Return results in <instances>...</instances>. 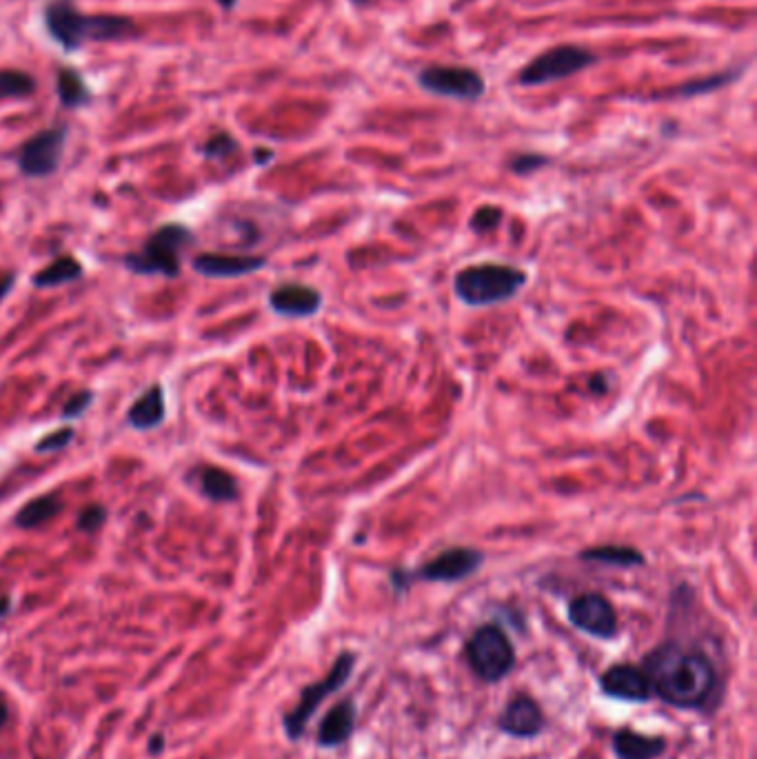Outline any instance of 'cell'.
<instances>
[{
    "label": "cell",
    "instance_id": "obj_12",
    "mask_svg": "<svg viewBox=\"0 0 757 759\" xmlns=\"http://www.w3.org/2000/svg\"><path fill=\"white\" fill-rule=\"evenodd\" d=\"M604 695L622 702H649L653 697L649 677L633 664H613L600 675Z\"/></svg>",
    "mask_w": 757,
    "mask_h": 759
},
{
    "label": "cell",
    "instance_id": "obj_34",
    "mask_svg": "<svg viewBox=\"0 0 757 759\" xmlns=\"http://www.w3.org/2000/svg\"><path fill=\"white\" fill-rule=\"evenodd\" d=\"M12 613V597L9 595H0V620Z\"/></svg>",
    "mask_w": 757,
    "mask_h": 759
},
{
    "label": "cell",
    "instance_id": "obj_28",
    "mask_svg": "<svg viewBox=\"0 0 757 759\" xmlns=\"http://www.w3.org/2000/svg\"><path fill=\"white\" fill-rule=\"evenodd\" d=\"M107 520V509L105 506H98V504H89L87 509L80 511L78 515V529L85 531V533H94L98 531L100 526L105 524Z\"/></svg>",
    "mask_w": 757,
    "mask_h": 759
},
{
    "label": "cell",
    "instance_id": "obj_38",
    "mask_svg": "<svg viewBox=\"0 0 757 759\" xmlns=\"http://www.w3.org/2000/svg\"><path fill=\"white\" fill-rule=\"evenodd\" d=\"M351 3H353V5H367L369 0H351Z\"/></svg>",
    "mask_w": 757,
    "mask_h": 759
},
{
    "label": "cell",
    "instance_id": "obj_21",
    "mask_svg": "<svg viewBox=\"0 0 757 759\" xmlns=\"http://www.w3.org/2000/svg\"><path fill=\"white\" fill-rule=\"evenodd\" d=\"M740 76H742V67H735V69H729V72H722V74L689 80V83H682L673 89H666V91H662V94H655V96L658 98H695V96L713 94V91L731 85L733 80H738Z\"/></svg>",
    "mask_w": 757,
    "mask_h": 759
},
{
    "label": "cell",
    "instance_id": "obj_18",
    "mask_svg": "<svg viewBox=\"0 0 757 759\" xmlns=\"http://www.w3.org/2000/svg\"><path fill=\"white\" fill-rule=\"evenodd\" d=\"M613 753L618 759H658L666 753V740L622 728L613 735Z\"/></svg>",
    "mask_w": 757,
    "mask_h": 759
},
{
    "label": "cell",
    "instance_id": "obj_6",
    "mask_svg": "<svg viewBox=\"0 0 757 759\" xmlns=\"http://www.w3.org/2000/svg\"><path fill=\"white\" fill-rule=\"evenodd\" d=\"M353 669H356V655L342 653L338 660L333 662L331 671L322 677L320 682L302 688L298 704L282 717V726H285V733L291 742H298L300 737L305 735L311 715L318 711L320 704L325 702L329 695L340 691V688L349 682Z\"/></svg>",
    "mask_w": 757,
    "mask_h": 759
},
{
    "label": "cell",
    "instance_id": "obj_33",
    "mask_svg": "<svg viewBox=\"0 0 757 759\" xmlns=\"http://www.w3.org/2000/svg\"><path fill=\"white\" fill-rule=\"evenodd\" d=\"M14 282H16L14 273H5V276H0V302H3V298H7L9 291H12Z\"/></svg>",
    "mask_w": 757,
    "mask_h": 759
},
{
    "label": "cell",
    "instance_id": "obj_16",
    "mask_svg": "<svg viewBox=\"0 0 757 759\" xmlns=\"http://www.w3.org/2000/svg\"><path fill=\"white\" fill-rule=\"evenodd\" d=\"M356 717H358V711L353 700L338 702L325 715V720L320 722L318 744L322 748H336L340 744H345L353 735V728H356Z\"/></svg>",
    "mask_w": 757,
    "mask_h": 759
},
{
    "label": "cell",
    "instance_id": "obj_4",
    "mask_svg": "<svg viewBox=\"0 0 757 759\" xmlns=\"http://www.w3.org/2000/svg\"><path fill=\"white\" fill-rule=\"evenodd\" d=\"M194 240V234L183 225H176V222L163 225L149 236L143 249L129 253L125 258V267L140 273V276L160 273V276L176 278L180 276V253L194 245Z\"/></svg>",
    "mask_w": 757,
    "mask_h": 759
},
{
    "label": "cell",
    "instance_id": "obj_30",
    "mask_svg": "<svg viewBox=\"0 0 757 759\" xmlns=\"http://www.w3.org/2000/svg\"><path fill=\"white\" fill-rule=\"evenodd\" d=\"M500 209L496 207H482L476 216L471 220V227L476 231H489L491 227H496L500 222Z\"/></svg>",
    "mask_w": 757,
    "mask_h": 759
},
{
    "label": "cell",
    "instance_id": "obj_13",
    "mask_svg": "<svg viewBox=\"0 0 757 759\" xmlns=\"http://www.w3.org/2000/svg\"><path fill=\"white\" fill-rule=\"evenodd\" d=\"M498 726L502 733L518 740H531L544 731V713L540 704L529 695H518L504 706L498 717Z\"/></svg>",
    "mask_w": 757,
    "mask_h": 759
},
{
    "label": "cell",
    "instance_id": "obj_14",
    "mask_svg": "<svg viewBox=\"0 0 757 759\" xmlns=\"http://www.w3.org/2000/svg\"><path fill=\"white\" fill-rule=\"evenodd\" d=\"M265 265L267 260L262 256H227V253H203L191 262L194 271L205 278H240Z\"/></svg>",
    "mask_w": 757,
    "mask_h": 759
},
{
    "label": "cell",
    "instance_id": "obj_10",
    "mask_svg": "<svg viewBox=\"0 0 757 759\" xmlns=\"http://www.w3.org/2000/svg\"><path fill=\"white\" fill-rule=\"evenodd\" d=\"M418 85L433 96L456 100H478L487 91V83L476 69L449 65L427 67L425 72H420Z\"/></svg>",
    "mask_w": 757,
    "mask_h": 759
},
{
    "label": "cell",
    "instance_id": "obj_26",
    "mask_svg": "<svg viewBox=\"0 0 757 759\" xmlns=\"http://www.w3.org/2000/svg\"><path fill=\"white\" fill-rule=\"evenodd\" d=\"M236 151H238L236 138H234V136H229L227 131H220V134L211 136V138L207 140V143H205V147H203V154H205V158H209V160H225L227 156L236 154Z\"/></svg>",
    "mask_w": 757,
    "mask_h": 759
},
{
    "label": "cell",
    "instance_id": "obj_36",
    "mask_svg": "<svg viewBox=\"0 0 757 759\" xmlns=\"http://www.w3.org/2000/svg\"><path fill=\"white\" fill-rule=\"evenodd\" d=\"M271 158H274V151H269V149H258V151H256V160H258L260 165L269 163Z\"/></svg>",
    "mask_w": 757,
    "mask_h": 759
},
{
    "label": "cell",
    "instance_id": "obj_3",
    "mask_svg": "<svg viewBox=\"0 0 757 759\" xmlns=\"http://www.w3.org/2000/svg\"><path fill=\"white\" fill-rule=\"evenodd\" d=\"M527 285V273L507 265H473L453 280V291L467 307H493L518 296Z\"/></svg>",
    "mask_w": 757,
    "mask_h": 759
},
{
    "label": "cell",
    "instance_id": "obj_32",
    "mask_svg": "<svg viewBox=\"0 0 757 759\" xmlns=\"http://www.w3.org/2000/svg\"><path fill=\"white\" fill-rule=\"evenodd\" d=\"M165 751V735L163 733H156L149 737V753L151 755H160Z\"/></svg>",
    "mask_w": 757,
    "mask_h": 759
},
{
    "label": "cell",
    "instance_id": "obj_24",
    "mask_svg": "<svg viewBox=\"0 0 757 759\" xmlns=\"http://www.w3.org/2000/svg\"><path fill=\"white\" fill-rule=\"evenodd\" d=\"M580 558L587 560V562L618 566V569H631V566H642L644 564V555L640 551L631 549V546H615V544L593 546V549L582 551Z\"/></svg>",
    "mask_w": 757,
    "mask_h": 759
},
{
    "label": "cell",
    "instance_id": "obj_11",
    "mask_svg": "<svg viewBox=\"0 0 757 759\" xmlns=\"http://www.w3.org/2000/svg\"><path fill=\"white\" fill-rule=\"evenodd\" d=\"M569 622L575 629L598 640H611L618 633V615L607 597L584 593L569 604Z\"/></svg>",
    "mask_w": 757,
    "mask_h": 759
},
{
    "label": "cell",
    "instance_id": "obj_20",
    "mask_svg": "<svg viewBox=\"0 0 757 759\" xmlns=\"http://www.w3.org/2000/svg\"><path fill=\"white\" fill-rule=\"evenodd\" d=\"M56 94L60 105L67 109H80L92 103V91H89L85 78L74 67H60L56 72Z\"/></svg>",
    "mask_w": 757,
    "mask_h": 759
},
{
    "label": "cell",
    "instance_id": "obj_17",
    "mask_svg": "<svg viewBox=\"0 0 757 759\" xmlns=\"http://www.w3.org/2000/svg\"><path fill=\"white\" fill-rule=\"evenodd\" d=\"M165 420V393L160 384H154L147 391L140 393V398L131 404L127 411L129 427L138 431H151L163 424Z\"/></svg>",
    "mask_w": 757,
    "mask_h": 759
},
{
    "label": "cell",
    "instance_id": "obj_8",
    "mask_svg": "<svg viewBox=\"0 0 757 759\" xmlns=\"http://www.w3.org/2000/svg\"><path fill=\"white\" fill-rule=\"evenodd\" d=\"M482 562H484V555L480 551L469 549V546H456V549H449L436 555V558L429 560L425 566H420L418 571L393 573V584H396L398 589H407L413 580L440 582V584L462 582V580H467L469 575L480 571Z\"/></svg>",
    "mask_w": 757,
    "mask_h": 759
},
{
    "label": "cell",
    "instance_id": "obj_35",
    "mask_svg": "<svg viewBox=\"0 0 757 759\" xmlns=\"http://www.w3.org/2000/svg\"><path fill=\"white\" fill-rule=\"evenodd\" d=\"M7 722H9V706L3 697H0V728L7 726Z\"/></svg>",
    "mask_w": 757,
    "mask_h": 759
},
{
    "label": "cell",
    "instance_id": "obj_37",
    "mask_svg": "<svg viewBox=\"0 0 757 759\" xmlns=\"http://www.w3.org/2000/svg\"><path fill=\"white\" fill-rule=\"evenodd\" d=\"M218 3H220L222 7H225V9H231V7L236 5V0H218Z\"/></svg>",
    "mask_w": 757,
    "mask_h": 759
},
{
    "label": "cell",
    "instance_id": "obj_1",
    "mask_svg": "<svg viewBox=\"0 0 757 759\" xmlns=\"http://www.w3.org/2000/svg\"><path fill=\"white\" fill-rule=\"evenodd\" d=\"M653 695L678 708H702L718 686V671L700 651L666 642L644 657Z\"/></svg>",
    "mask_w": 757,
    "mask_h": 759
},
{
    "label": "cell",
    "instance_id": "obj_23",
    "mask_svg": "<svg viewBox=\"0 0 757 759\" xmlns=\"http://www.w3.org/2000/svg\"><path fill=\"white\" fill-rule=\"evenodd\" d=\"M63 511V500L58 495H40L36 500H29L23 509L16 513V526L20 529H36V526H43L45 522L54 520L56 515Z\"/></svg>",
    "mask_w": 757,
    "mask_h": 759
},
{
    "label": "cell",
    "instance_id": "obj_9",
    "mask_svg": "<svg viewBox=\"0 0 757 759\" xmlns=\"http://www.w3.org/2000/svg\"><path fill=\"white\" fill-rule=\"evenodd\" d=\"M67 136V125H54L29 138L16 154L20 174L27 178H49L56 174L60 163H63Z\"/></svg>",
    "mask_w": 757,
    "mask_h": 759
},
{
    "label": "cell",
    "instance_id": "obj_2",
    "mask_svg": "<svg viewBox=\"0 0 757 759\" xmlns=\"http://www.w3.org/2000/svg\"><path fill=\"white\" fill-rule=\"evenodd\" d=\"M43 25L49 38L65 52H78L89 40L118 43L138 36V25L131 18L114 14L87 16L72 0H49L43 9Z\"/></svg>",
    "mask_w": 757,
    "mask_h": 759
},
{
    "label": "cell",
    "instance_id": "obj_5",
    "mask_svg": "<svg viewBox=\"0 0 757 759\" xmlns=\"http://www.w3.org/2000/svg\"><path fill=\"white\" fill-rule=\"evenodd\" d=\"M467 660L478 680L496 684L516 669V649L500 626L484 624L469 637Z\"/></svg>",
    "mask_w": 757,
    "mask_h": 759
},
{
    "label": "cell",
    "instance_id": "obj_31",
    "mask_svg": "<svg viewBox=\"0 0 757 759\" xmlns=\"http://www.w3.org/2000/svg\"><path fill=\"white\" fill-rule=\"evenodd\" d=\"M544 165H547V158H544V156L527 154V156H518L516 160H513L511 169L516 171V174H531V171H536V169H540Z\"/></svg>",
    "mask_w": 757,
    "mask_h": 759
},
{
    "label": "cell",
    "instance_id": "obj_29",
    "mask_svg": "<svg viewBox=\"0 0 757 759\" xmlns=\"http://www.w3.org/2000/svg\"><path fill=\"white\" fill-rule=\"evenodd\" d=\"M92 402H94V393L92 391H80V393H76V396L69 398V402L63 407V418L65 420L80 418L89 407H92Z\"/></svg>",
    "mask_w": 757,
    "mask_h": 759
},
{
    "label": "cell",
    "instance_id": "obj_19",
    "mask_svg": "<svg viewBox=\"0 0 757 759\" xmlns=\"http://www.w3.org/2000/svg\"><path fill=\"white\" fill-rule=\"evenodd\" d=\"M198 473V489L207 500L222 504L238 500V482L231 473L220 467H203Z\"/></svg>",
    "mask_w": 757,
    "mask_h": 759
},
{
    "label": "cell",
    "instance_id": "obj_22",
    "mask_svg": "<svg viewBox=\"0 0 757 759\" xmlns=\"http://www.w3.org/2000/svg\"><path fill=\"white\" fill-rule=\"evenodd\" d=\"M80 276H83V265L72 256H63L54 260L52 265H47L45 269H40L32 278V285L38 289H54L80 280Z\"/></svg>",
    "mask_w": 757,
    "mask_h": 759
},
{
    "label": "cell",
    "instance_id": "obj_7",
    "mask_svg": "<svg viewBox=\"0 0 757 759\" xmlns=\"http://www.w3.org/2000/svg\"><path fill=\"white\" fill-rule=\"evenodd\" d=\"M595 60H598V56L578 45L553 47L533 58L529 65L522 67L518 83L522 87L549 85V83H555V80H562V78L584 72L587 67L595 65Z\"/></svg>",
    "mask_w": 757,
    "mask_h": 759
},
{
    "label": "cell",
    "instance_id": "obj_15",
    "mask_svg": "<svg viewBox=\"0 0 757 759\" xmlns=\"http://www.w3.org/2000/svg\"><path fill=\"white\" fill-rule=\"evenodd\" d=\"M269 305L278 316L285 318H309L318 313L322 305V296L307 285H282L271 291Z\"/></svg>",
    "mask_w": 757,
    "mask_h": 759
},
{
    "label": "cell",
    "instance_id": "obj_25",
    "mask_svg": "<svg viewBox=\"0 0 757 759\" xmlns=\"http://www.w3.org/2000/svg\"><path fill=\"white\" fill-rule=\"evenodd\" d=\"M36 78L23 69H0V100H23L36 94Z\"/></svg>",
    "mask_w": 757,
    "mask_h": 759
},
{
    "label": "cell",
    "instance_id": "obj_27",
    "mask_svg": "<svg viewBox=\"0 0 757 759\" xmlns=\"http://www.w3.org/2000/svg\"><path fill=\"white\" fill-rule=\"evenodd\" d=\"M72 442H74V429H69V427H67V429H60V431H54V433L45 435L43 440H38V442H36V447H34V451H36V453H54V451H63V449H67Z\"/></svg>",
    "mask_w": 757,
    "mask_h": 759
}]
</instances>
